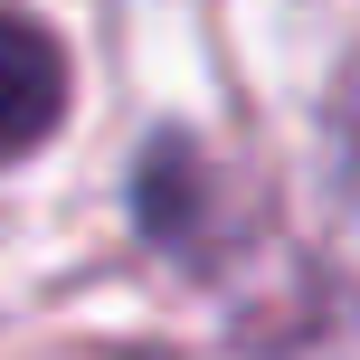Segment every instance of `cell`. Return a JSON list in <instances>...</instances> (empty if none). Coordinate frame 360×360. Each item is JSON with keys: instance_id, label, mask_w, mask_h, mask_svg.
Here are the masks:
<instances>
[{"instance_id": "cell-1", "label": "cell", "mask_w": 360, "mask_h": 360, "mask_svg": "<svg viewBox=\"0 0 360 360\" xmlns=\"http://www.w3.org/2000/svg\"><path fill=\"white\" fill-rule=\"evenodd\" d=\"M67 114V48L29 10H0V152H29Z\"/></svg>"}]
</instances>
